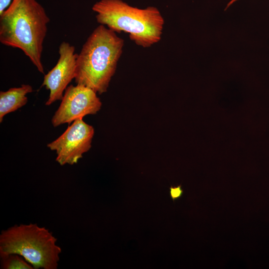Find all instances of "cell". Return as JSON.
<instances>
[{
	"label": "cell",
	"mask_w": 269,
	"mask_h": 269,
	"mask_svg": "<svg viewBox=\"0 0 269 269\" xmlns=\"http://www.w3.org/2000/svg\"><path fill=\"white\" fill-rule=\"evenodd\" d=\"M50 19L36 0H12L0 15V42L20 49L44 74L41 58Z\"/></svg>",
	"instance_id": "cell-1"
},
{
	"label": "cell",
	"mask_w": 269,
	"mask_h": 269,
	"mask_svg": "<svg viewBox=\"0 0 269 269\" xmlns=\"http://www.w3.org/2000/svg\"><path fill=\"white\" fill-rule=\"evenodd\" d=\"M124 40L100 24L91 33L78 54L75 81L99 94L107 91L123 53Z\"/></svg>",
	"instance_id": "cell-2"
},
{
	"label": "cell",
	"mask_w": 269,
	"mask_h": 269,
	"mask_svg": "<svg viewBox=\"0 0 269 269\" xmlns=\"http://www.w3.org/2000/svg\"><path fill=\"white\" fill-rule=\"evenodd\" d=\"M92 10L98 23L115 32L128 33L138 46L148 48L161 38L164 20L154 6L142 9L122 0H100L94 4Z\"/></svg>",
	"instance_id": "cell-3"
},
{
	"label": "cell",
	"mask_w": 269,
	"mask_h": 269,
	"mask_svg": "<svg viewBox=\"0 0 269 269\" xmlns=\"http://www.w3.org/2000/svg\"><path fill=\"white\" fill-rule=\"evenodd\" d=\"M57 241L48 229L37 224L15 225L0 233V255L17 254L34 269H56L62 252Z\"/></svg>",
	"instance_id": "cell-4"
},
{
	"label": "cell",
	"mask_w": 269,
	"mask_h": 269,
	"mask_svg": "<svg viewBox=\"0 0 269 269\" xmlns=\"http://www.w3.org/2000/svg\"><path fill=\"white\" fill-rule=\"evenodd\" d=\"M97 94L91 88L82 85L68 86L52 118L53 126L71 124L86 115L96 114L102 106Z\"/></svg>",
	"instance_id": "cell-5"
},
{
	"label": "cell",
	"mask_w": 269,
	"mask_h": 269,
	"mask_svg": "<svg viewBox=\"0 0 269 269\" xmlns=\"http://www.w3.org/2000/svg\"><path fill=\"white\" fill-rule=\"evenodd\" d=\"M94 134L92 126L86 123L83 119H78L47 146L56 151V161L60 165H73L90 149Z\"/></svg>",
	"instance_id": "cell-6"
},
{
	"label": "cell",
	"mask_w": 269,
	"mask_h": 269,
	"mask_svg": "<svg viewBox=\"0 0 269 269\" xmlns=\"http://www.w3.org/2000/svg\"><path fill=\"white\" fill-rule=\"evenodd\" d=\"M69 43L63 41L59 47V58L55 66L44 76L41 86L49 91L45 105L49 106L62 99L64 92L72 79H75L78 54Z\"/></svg>",
	"instance_id": "cell-7"
},
{
	"label": "cell",
	"mask_w": 269,
	"mask_h": 269,
	"mask_svg": "<svg viewBox=\"0 0 269 269\" xmlns=\"http://www.w3.org/2000/svg\"><path fill=\"white\" fill-rule=\"evenodd\" d=\"M32 91L31 86L27 84L11 88L6 91H0V123L2 122L4 116L24 106L28 101L27 94Z\"/></svg>",
	"instance_id": "cell-8"
},
{
	"label": "cell",
	"mask_w": 269,
	"mask_h": 269,
	"mask_svg": "<svg viewBox=\"0 0 269 269\" xmlns=\"http://www.w3.org/2000/svg\"><path fill=\"white\" fill-rule=\"evenodd\" d=\"M1 269H34L22 257L15 254L0 255Z\"/></svg>",
	"instance_id": "cell-9"
},
{
	"label": "cell",
	"mask_w": 269,
	"mask_h": 269,
	"mask_svg": "<svg viewBox=\"0 0 269 269\" xmlns=\"http://www.w3.org/2000/svg\"><path fill=\"white\" fill-rule=\"evenodd\" d=\"M169 190L170 197L173 201L179 198L182 195L183 193L181 185H178L176 187H173L171 186L169 188Z\"/></svg>",
	"instance_id": "cell-10"
},
{
	"label": "cell",
	"mask_w": 269,
	"mask_h": 269,
	"mask_svg": "<svg viewBox=\"0 0 269 269\" xmlns=\"http://www.w3.org/2000/svg\"><path fill=\"white\" fill-rule=\"evenodd\" d=\"M12 0H0V15L9 6Z\"/></svg>",
	"instance_id": "cell-11"
},
{
	"label": "cell",
	"mask_w": 269,
	"mask_h": 269,
	"mask_svg": "<svg viewBox=\"0 0 269 269\" xmlns=\"http://www.w3.org/2000/svg\"><path fill=\"white\" fill-rule=\"evenodd\" d=\"M239 0H231L227 4L225 10H226L229 7H230L233 3Z\"/></svg>",
	"instance_id": "cell-12"
}]
</instances>
